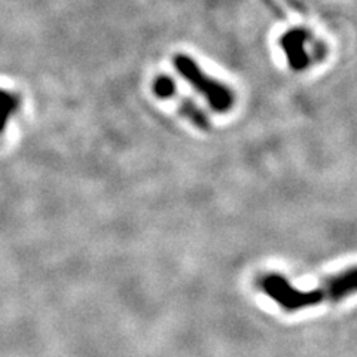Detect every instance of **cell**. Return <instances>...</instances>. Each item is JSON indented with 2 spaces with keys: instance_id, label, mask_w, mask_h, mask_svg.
<instances>
[{
  "instance_id": "7a4b0ae2",
  "label": "cell",
  "mask_w": 357,
  "mask_h": 357,
  "mask_svg": "<svg viewBox=\"0 0 357 357\" xmlns=\"http://www.w3.org/2000/svg\"><path fill=\"white\" fill-rule=\"evenodd\" d=\"M176 70L191 84L197 91L203 96L207 103L216 112H228L236 103V96L232 89L222 81L207 75L198 63L186 54H176L173 57Z\"/></svg>"
},
{
  "instance_id": "6da1fadb",
  "label": "cell",
  "mask_w": 357,
  "mask_h": 357,
  "mask_svg": "<svg viewBox=\"0 0 357 357\" xmlns=\"http://www.w3.org/2000/svg\"><path fill=\"white\" fill-rule=\"evenodd\" d=\"M262 292L287 312H295L320 303H337L351 294H357V266L333 275L317 289H295L286 277L278 273H266L256 282Z\"/></svg>"
},
{
  "instance_id": "3957f363",
  "label": "cell",
  "mask_w": 357,
  "mask_h": 357,
  "mask_svg": "<svg viewBox=\"0 0 357 357\" xmlns=\"http://www.w3.org/2000/svg\"><path fill=\"white\" fill-rule=\"evenodd\" d=\"M152 89H153V94L158 98L170 100V102H173L176 109L181 112V114L191 122L192 126H195L199 130H210V122L204 112H201L192 100H189L183 97L181 93H177V88L172 77L162 76V75L155 77Z\"/></svg>"
},
{
  "instance_id": "277c9868",
  "label": "cell",
  "mask_w": 357,
  "mask_h": 357,
  "mask_svg": "<svg viewBox=\"0 0 357 357\" xmlns=\"http://www.w3.org/2000/svg\"><path fill=\"white\" fill-rule=\"evenodd\" d=\"M282 50L286 55V60L295 70H303L311 64L310 48L314 45V39L304 29H294L282 36Z\"/></svg>"
},
{
  "instance_id": "5b68a950",
  "label": "cell",
  "mask_w": 357,
  "mask_h": 357,
  "mask_svg": "<svg viewBox=\"0 0 357 357\" xmlns=\"http://www.w3.org/2000/svg\"><path fill=\"white\" fill-rule=\"evenodd\" d=\"M20 106L21 98L18 94L0 88V134L5 131L10 116L17 114Z\"/></svg>"
}]
</instances>
